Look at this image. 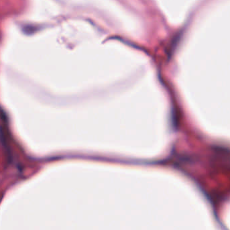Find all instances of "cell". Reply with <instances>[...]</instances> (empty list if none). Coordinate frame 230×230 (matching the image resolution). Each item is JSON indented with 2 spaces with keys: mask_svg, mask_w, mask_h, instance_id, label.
Wrapping results in <instances>:
<instances>
[]
</instances>
